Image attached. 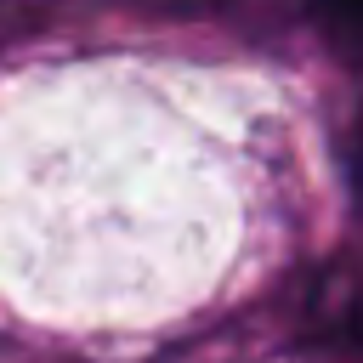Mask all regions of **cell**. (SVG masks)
Here are the masks:
<instances>
[{
    "mask_svg": "<svg viewBox=\"0 0 363 363\" xmlns=\"http://www.w3.org/2000/svg\"><path fill=\"white\" fill-rule=\"evenodd\" d=\"M335 6H346V11H363V0H335Z\"/></svg>",
    "mask_w": 363,
    "mask_h": 363,
    "instance_id": "obj_2",
    "label": "cell"
},
{
    "mask_svg": "<svg viewBox=\"0 0 363 363\" xmlns=\"http://www.w3.org/2000/svg\"><path fill=\"white\" fill-rule=\"evenodd\" d=\"M357 187H363V125H357Z\"/></svg>",
    "mask_w": 363,
    "mask_h": 363,
    "instance_id": "obj_1",
    "label": "cell"
}]
</instances>
